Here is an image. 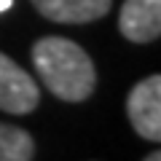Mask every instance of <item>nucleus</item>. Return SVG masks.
Returning <instances> with one entry per match:
<instances>
[{"instance_id": "nucleus-5", "label": "nucleus", "mask_w": 161, "mask_h": 161, "mask_svg": "<svg viewBox=\"0 0 161 161\" xmlns=\"http://www.w3.org/2000/svg\"><path fill=\"white\" fill-rule=\"evenodd\" d=\"M32 6L51 22L83 24L105 16L110 11V0H32Z\"/></svg>"}, {"instance_id": "nucleus-1", "label": "nucleus", "mask_w": 161, "mask_h": 161, "mask_svg": "<svg viewBox=\"0 0 161 161\" xmlns=\"http://www.w3.org/2000/svg\"><path fill=\"white\" fill-rule=\"evenodd\" d=\"M32 62L46 89L64 102H80L94 92L97 73L89 54L67 38H43L32 48Z\"/></svg>"}, {"instance_id": "nucleus-6", "label": "nucleus", "mask_w": 161, "mask_h": 161, "mask_svg": "<svg viewBox=\"0 0 161 161\" xmlns=\"http://www.w3.org/2000/svg\"><path fill=\"white\" fill-rule=\"evenodd\" d=\"M35 142L24 129L0 124V161H32Z\"/></svg>"}, {"instance_id": "nucleus-7", "label": "nucleus", "mask_w": 161, "mask_h": 161, "mask_svg": "<svg viewBox=\"0 0 161 161\" xmlns=\"http://www.w3.org/2000/svg\"><path fill=\"white\" fill-rule=\"evenodd\" d=\"M11 6H14V0H0V14H3V11H8Z\"/></svg>"}, {"instance_id": "nucleus-4", "label": "nucleus", "mask_w": 161, "mask_h": 161, "mask_svg": "<svg viewBox=\"0 0 161 161\" xmlns=\"http://www.w3.org/2000/svg\"><path fill=\"white\" fill-rule=\"evenodd\" d=\"M118 24L126 40L134 43L156 40L161 35V0H126Z\"/></svg>"}, {"instance_id": "nucleus-3", "label": "nucleus", "mask_w": 161, "mask_h": 161, "mask_svg": "<svg viewBox=\"0 0 161 161\" xmlns=\"http://www.w3.org/2000/svg\"><path fill=\"white\" fill-rule=\"evenodd\" d=\"M40 99L38 83L14 62L0 54V110L6 113H30Z\"/></svg>"}, {"instance_id": "nucleus-2", "label": "nucleus", "mask_w": 161, "mask_h": 161, "mask_svg": "<svg viewBox=\"0 0 161 161\" xmlns=\"http://www.w3.org/2000/svg\"><path fill=\"white\" fill-rule=\"evenodd\" d=\"M126 113L140 137L158 142L161 140V78L148 75L126 97Z\"/></svg>"}, {"instance_id": "nucleus-8", "label": "nucleus", "mask_w": 161, "mask_h": 161, "mask_svg": "<svg viewBox=\"0 0 161 161\" xmlns=\"http://www.w3.org/2000/svg\"><path fill=\"white\" fill-rule=\"evenodd\" d=\"M145 161H161V153H150V156H148Z\"/></svg>"}]
</instances>
